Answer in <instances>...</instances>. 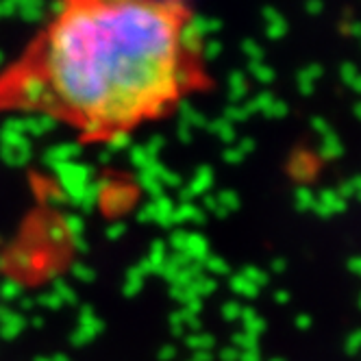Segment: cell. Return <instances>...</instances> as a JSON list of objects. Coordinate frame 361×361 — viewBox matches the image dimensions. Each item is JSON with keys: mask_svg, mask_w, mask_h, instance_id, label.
<instances>
[{"mask_svg": "<svg viewBox=\"0 0 361 361\" xmlns=\"http://www.w3.org/2000/svg\"><path fill=\"white\" fill-rule=\"evenodd\" d=\"M212 87L196 11L176 0H70L0 66V118L114 146Z\"/></svg>", "mask_w": 361, "mask_h": 361, "instance_id": "6da1fadb", "label": "cell"}]
</instances>
